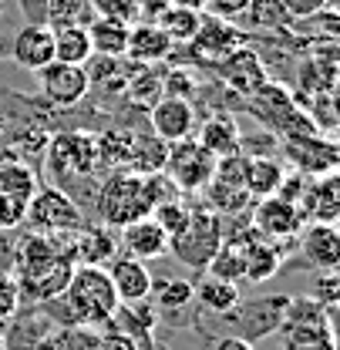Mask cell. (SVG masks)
<instances>
[{"label":"cell","instance_id":"obj_14","mask_svg":"<svg viewBox=\"0 0 340 350\" xmlns=\"http://www.w3.org/2000/svg\"><path fill=\"white\" fill-rule=\"evenodd\" d=\"M246 38H250V34H246L239 24H233V21H219V17H213V14H202V24H199L196 38L189 41V47H192V54H196L199 61L219 64L226 54H233L236 47H243Z\"/></svg>","mask_w":340,"mask_h":350},{"label":"cell","instance_id":"obj_3","mask_svg":"<svg viewBox=\"0 0 340 350\" xmlns=\"http://www.w3.org/2000/svg\"><path fill=\"white\" fill-rule=\"evenodd\" d=\"M54 304L64 306V327H91V330L112 323L115 310L122 306L105 266H78L71 273L68 290L54 297Z\"/></svg>","mask_w":340,"mask_h":350},{"label":"cell","instance_id":"obj_17","mask_svg":"<svg viewBox=\"0 0 340 350\" xmlns=\"http://www.w3.org/2000/svg\"><path fill=\"white\" fill-rule=\"evenodd\" d=\"M290 250H297V243H276V239H266L256 232L250 243H243V280H250V283L273 280L283 269Z\"/></svg>","mask_w":340,"mask_h":350},{"label":"cell","instance_id":"obj_40","mask_svg":"<svg viewBox=\"0 0 340 350\" xmlns=\"http://www.w3.org/2000/svg\"><path fill=\"white\" fill-rule=\"evenodd\" d=\"M340 297V276L337 269H327V273H317L313 276V300L320 306H327V310H334Z\"/></svg>","mask_w":340,"mask_h":350},{"label":"cell","instance_id":"obj_43","mask_svg":"<svg viewBox=\"0 0 340 350\" xmlns=\"http://www.w3.org/2000/svg\"><path fill=\"white\" fill-rule=\"evenodd\" d=\"M246 7H250V0H209V3H206V14H213L219 21L239 24V17L246 14Z\"/></svg>","mask_w":340,"mask_h":350},{"label":"cell","instance_id":"obj_34","mask_svg":"<svg viewBox=\"0 0 340 350\" xmlns=\"http://www.w3.org/2000/svg\"><path fill=\"white\" fill-rule=\"evenodd\" d=\"M148 300L162 313H175L192 304V283L189 280H152V293Z\"/></svg>","mask_w":340,"mask_h":350},{"label":"cell","instance_id":"obj_29","mask_svg":"<svg viewBox=\"0 0 340 350\" xmlns=\"http://www.w3.org/2000/svg\"><path fill=\"white\" fill-rule=\"evenodd\" d=\"M34 192H38V175H34V169L27 162H21V159H0V196L27 206Z\"/></svg>","mask_w":340,"mask_h":350},{"label":"cell","instance_id":"obj_20","mask_svg":"<svg viewBox=\"0 0 340 350\" xmlns=\"http://www.w3.org/2000/svg\"><path fill=\"white\" fill-rule=\"evenodd\" d=\"M10 57L17 61V68L38 75L44 64L54 61V31H51L47 24H24V27L14 34Z\"/></svg>","mask_w":340,"mask_h":350},{"label":"cell","instance_id":"obj_50","mask_svg":"<svg viewBox=\"0 0 340 350\" xmlns=\"http://www.w3.org/2000/svg\"><path fill=\"white\" fill-rule=\"evenodd\" d=\"M0 17H3V3H0Z\"/></svg>","mask_w":340,"mask_h":350},{"label":"cell","instance_id":"obj_48","mask_svg":"<svg viewBox=\"0 0 340 350\" xmlns=\"http://www.w3.org/2000/svg\"><path fill=\"white\" fill-rule=\"evenodd\" d=\"M213 350H253V344L243 340V337H236V334H226V337H219L213 344Z\"/></svg>","mask_w":340,"mask_h":350},{"label":"cell","instance_id":"obj_33","mask_svg":"<svg viewBox=\"0 0 340 350\" xmlns=\"http://www.w3.org/2000/svg\"><path fill=\"white\" fill-rule=\"evenodd\" d=\"M125 94L128 101L152 108L162 98V71H155V64H135L131 81H125Z\"/></svg>","mask_w":340,"mask_h":350},{"label":"cell","instance_id":"obj_39","mask_svg":"<svg viewBox=\"0 0 340 350\" xmlns=\"http://www.w3.org/2000/svg\"><path fill=\"white\" fill-rule=\"evenodd\" d=\"M94 17H108V21H122L135 24L138 21V0H88Z\"/></svg>","mask_w":340,"mask_h":350},{"label":"cell","instance_id":"obj_25","mask_svg":"<svg viewBox=\"0 0 340 350\" xmlns=\"http://www.w3.org/2000/svg\"><path fill=\"white\" fill-rule=\"evenodd\" d=\"M293 17L280 0H250L246 14L239 17V27L246 34H293Z\"/></svg>","mask_w":340,"mask_h":350},{"label":"cell","instance_id":"obj_16","mask_svg":"<svg viewBox=\"0 0 340 350\" xmlns=\"http://www.w3.org/2000/svg\"><path fill=\"white\" fill-rule=\"evenodd\" d=\"M148 122H152V135L162 138L166 145H172V142L192 138V131H196V108H192L189 98L162 94L148 108Z\"/></svg>","mask_w":340,"mask_h":350},{"label":"cell","instance_id":"obj_10","mask_svg":"<svg viewBox=\"0 0 340 350\" xmlns=\"http://www.w3.org/2000/svg\"><path fill=\"white\" fill-rule=\"evenodd\" d=\"M44 98L57 108H75L81 105L91 91V71L81 64H64V61H51L38 71Z\"/></svg>","mask_w":340,"mask_h":350},{"label":"cell","instance_id":"obj_47","mask_svg":"<svg viewBox=\"0 0 340 350\" xmlns=\"http://www.w3.org/2000/svg\"><path fill=\"white\" fill-rule=\"evenodd\" d=\"M21 10L27 14V24H44L47 0H21Z\"/></svg>","mask_w":340,"mask_h":350},{"label":"cell","instance_id":"obj_30","mask_svg":"<svg viewBox=\"0 0 340 350\" xmlns=\"http://www.w3.org/2000/svg\"><path fill=\"white\" fill-rule=\"evenodd\" d=\"M135 145H138V135L135 131H122L112 129L105 135H98V162L108 165L112 172L115 169H131V159H135Z\"/></svg>","mask_w":340,"mask_h":350},{"label":"cell","instance_id":"obj_26","mask_svg":"<svg viewBox=\"0 0 340 350\" xmlns=\"http://www.w3.org/2000/svg\"><path fill=\"white\" fill-rule=\"evenodd\" d=\"M283 165L273 155H243V189L250 192V199H270L276 196L280 182H283Z\"/></svg>","mask_w":340,"mask_h":350},{"label":"cell","instance_id":"obj_38","mask_svg":"<svg viewBox=\"0 0 340 350\" xmlns=\"http://www.w3.org/2000/svg\"><path fill=\"white\" fill-rule=\"evenodd\" d=\"M189 216H192V206H185L179 196H175V199H166V202H159V206L152 209V219L159 222V229H162L169 239H175V236L185 232Z\"/></svg>","mask_w":340,"mask_h":350},{"label":"cell","instance_id":"obj_9","mask_svg":"<svg viewBox=\"0 0 340 350\" xmlns=\"http://www.w3.org/2000/svg\"><path fill=\"white\" fill-rule=\"evenodd\" d=\"M283 152H287L290 169L303 172L306 178H320V175L337 172L340 152H337V142H334L327 131H317V135H290V138H283Z\"/></svg>","mask_w":340,"mask_h":350},{"label":"cell","instance_id":"obj_36","mask_svg":"<svg viewBox=\"0 0 340 350\" xmlns=\"http://www.w3.org/2000/svg\"><path fill=\"white\" fill-rule=\"evenodd\" d=\"M166 152L169 145L155 135H138V145H135V159H131V172L138 175H155L166 169Z\"/></svg>","mask_w":340,"mask_h":350},{"label":"cell","instance_id":"obj_11","mask_svg":"<svg viewBox=\"0 0 340 350\" xmlns=\"http://www.w3.org/2000/svg\"><path fill=\"white\" fill-rule=\"evenodd\" d=\"M287 304H290V297L287 293H276V297H263V300H253V304H239L233 306L229 313H222V317H229L233 323H236V337H243V340H259V337H266V334H273L280 323H283V313H287Z\"/></svg>","mask_w":340,"mask_h":350},{"label":"cell","instance_id":"obj_15","mask_svg":"<svg viewBox=\"0 0 340 350\" xmlns=\"http://www.w3.org/2000/svg\"><path fill=\"white\" fill-rule=\"evenodd\" d=\"M68 243V253L78 266H108V262L118 256V236L112 226H81L75 232L64 236Z\"/></svg>","mask_w":340,"mask_h":350},{"label":"cell","instance_id":"obj_35","mask_svg":"<svg viewBox=\"0 0 340 350\" xmlns=\"http://www.w3.org/2000/svg\"><path fill=\"white\" fill-rule=\"evenodd\" d=\"M155 24L169 34L172 44H189L196 38L199 24H202V14H199V10H185V7H169Z\"/></svg>","mask_w":340,"mask_h":350},{"label":"cell","instance_id":"obj_37","mask_svg":"<svg viewBox=\"0 0 340 350\" xmlns=\"http://www.w3.org/2000/svg\"><path fill=\"white\" fill-rule=\"evenodd\" d=\"M94 14H91V3L88 0H47V10H44V24L54 31V27H64V24H91Z\"/></svg>","mask_w":340,"mask_h":350},{"label":"cell","instance_id":"obj_24","mask_svg":"<svg viewBox=\"0 0 340 350\" xmlns=\"http://www.w3.org/2000/svg\"><path fill=\"white\" fill-rule=\"evenodd\" d=\"M209 155L215 159H229V155H239L243 152V135H239V125L233 115L219 111L213 118H206L199 125V135H192Z\"/></svg>","mask_w":340,"mask_h":350},{"label":"cell","instance_id":"obj_44","mask_svg":"<svg viewBox=\"0 0 340 350\" xmlns=\"http://www.w3.org/2000/svg\"><path fill=\"white\" fill-rule=\"evenodd\" d=\"M91 350H142L128 334H122L118 327L105 330V334H94V347Z\"/></svg>","mask_w":340,"mask_h":350},{"label":"cell","instance_id":"obj_41","mask_svg":"<svg viewBox=\"0 0 340 350\" xmlns=\"http://www.w3.org/2000/svg\"><path fill=\"white\" fill-rule=\"evenodd\" d=\"M17 310H21V290H17V280H14L10 269H0V323L10 320Z\"/></svg>","mask_w":340,"mask_h":350},{"label":"cell","instance_id":"obj_31","mask_svg":"<svg viewBox=\"0 0 340 350\" xmlns=\"http://www.w3.org/2000/svg\"><path fill=\"white\" fill-rule=\"evenodd\" d=\"M192 300H199L202 310L222 317V313H229L233 306L239 304V286H236V283H226V280H215V276L206 273V276L192 286Z\"/></svg>","mask_w":340,"mask_h":350},{"label":"cell","instance_id":"obj_1","mask_svg":"<svg viewBox=\"0 0 340 350\" xmlns=\"http://www.w3.org/2000/svg\"><path fill=\"white\" fill-rule=\"evenodd\" d=\"M75 269H78V262L71 260L64 236H44V232L27 236L17 250V273H14L21 300L47 304V300L61 297L68 290Z\"/></svg>","mask_w":340,"mask_h":350},{"label":"cell","instance_id":"obj_8","mask_svg":"<svg viewBox=\"0 0 340 350\" xmlns=\"http://www.w3.org/2000/svg\"><path fill=\"white\" fill-rule=\"evenodd\" d=\"M47 162L57 175L91 178L98 172V135L91 131H61L47 142Z\"/></svg>","mask_w":340,"mask_h":350},{"label":"cell","instance_id":"obj_46","mask_svg":"<svg viewBox=\"0 0 340 350\" xmlns=\"http://www.w3.org/2000/svg\"><path fill=\"white\" fill-rule=\"evenodd\" d=\"M172 7V0H138V21L145 24H155L166 10Z\"/></svg>","mask_w":340,"mask_h":350},{"label":"cell","instance_id":"obj_13","mask_svg":"<svg viewBox=\"0 0 340 350\" xmlns=\"http://www.w3.org/2000/svg\"><path fill=\"white\" fill-rule=\"evenodd\" d=\"M215 75H219L222 85L229 88L233 94H239V98H250V94H256L259 88L270 81L259 51H253L250 44H243V47H236L233 54H226V57L215 64Z\"/></svg>","mask_w":340,"mask_h":350},{"label":"cell","instance_id":"obj_45","mask_svg":"<svg viewBox=\"0 0 340 350\" xmlns=\"http://www.w3.org/2000/svg\"><path fill=\"white\" fill-rule=\"evenodd\" d=\"M280 3L287 7V14H290L293 21H306V17L320 14L324 7H330V0H280Z\"/></svg>","mask_w":340,"mask_h":350},{"label":"cell","instance_id":"obj_42","mask_svg":"<svg viewBox=\"0 0 340 350\" xmlns=\"http://www.w3.org/2000/svg\"><path fill=\"white\" fill-rule=\"evenodd\" d=\"M162 94H172V98H189V101H192V94H196V78H192V71L179 68V71L162 75Z\"/></svg>","mask_w":340,"mask_h":350},{"label":"cell","instance_id":"obj_5","mask_svg":"<svg viewBox=\"0 0 340 350\" xmlns=\"http://www.w3.org/2000/svg\"><path fill=\"white\" fill-rule=\"evenodd\" d=\"M222 239H226L222 216H215L209 206H196L185 232L169 239V253L179 262H185L189 269H206L209 260L215 256V250L222 246Z\"/></svg>","mask_w":340,"mask_h":350},{"label":"cell","instance_id":"obj_28","mask_svg":"<svg viewBox=\"0 0 340 350\" xmlns=\"http://www.w3.org/2000/svg\"><path fill=\"white\" fill-rule=\"evenodd\" d=\"M128 27L131 24H122V21H108V17H94L88 24V38H91V47H94V57H125L128 47Z\"/></svg>","mask_w":340,"mask_h":350},{"label":"cell","instance_id":"obj_27","mask_svg":"<svg viewBox=\"0 0 340 350\" xmlns=\"http://www.w3.org/2000/svg\"><path fill=\"white\" fill-rule=\"evenodd\" d=\"M91 57H94V47H91V38H88V24L54 27V61L88 68Z\"/></svg>","mask_w":340,"mask_h":350},{"label":"cell","instance_id":"obj_23","mask_svg":"<svg viewBox=\"0 0 340 350\" xmlns=\"http://www.w3.org/2000/svg\"><path fill=\"white\" fill-rule=\"evenodd\" d=\"M172 47H175V44L169 41V34H166L159 24L135 21V24L128 27L125 57L131 64H162V61L172 57Z\"/></svg>","mask_w":340,"mask_h":350},{"label":"cell","instance_id":"obj_6","mask_svg":"<svg viewBox=\"0 0 340 350\" xmlns=\"http://www.w3.org/2000/svg\"><path fill=\"white\" fill-rule=\"evenodd\" d=\"M24 219L44 236H68V232L85 226V216H81L78 202L57 185H38V192L27 202Z\"/></svg>","mask_w":340,"mask_h":350},{"label":"cell","instance_id":"obj_7","mask_svg":"<svg viewBox=\"0 0 340 350\" xmlns=\"http://www.w3.org/2000/svg\"><path fill=\"white\" fill-rule=\"evenodd\" d=\"M215 155H209L196 138H182V142H172L169 152H166V178L179 192H202L215 175Z\"/></svg>","mask_w":340,"mask_h":350},{"label":"cell","instance_id":"obj_19","mask_svg":"<svg viewBox=\"0 0 340 350\" xmlns=\"http://www.w3.org/2000/svg\"><path fill=\"white\" fill-rule=\"evenodd\" d=\"M108 269V280L115 286V297L122 306H131V304H145L148 293H152V269L148 262L135 260V256H115V260L105 266Z\"/></svg>","mask_w":340,"mask_h":350},{"label":"cell","instance_id":"obj_18","mask_svg":"<svg viewBox=\"0 0 340 350\" xmlns=\"http://www.w3.org/2000/svg\"><path fill=\"white\" fill-rule=\"evenodd\" d=\"M297 250H300V256L310 262L313 269H320V273L337 269V262H340L337 222H306L297 236Z\"/></svg>","mask_w":340,"mask_h":350},{"label":"cell","instance_id":"obj_32","mask_svg":"<svg viewBox=\"0 0 340 350\" xmlns=\"http://www.w3.org/2000/svg\"><path fill=\"white\" fill-rule=\"evenodd\" d=\"M280 327H283L287 350H337L334 323H324V327H293V323H280Z\"/></svg>","mask_w":340,"mask_h":350},{"label":"cell","instance_id":"obj_22","mask_svg":"<svg viewBox=\"0 0 340 350\" xmlns=\"http://www.w3.org/2000/svg\"><path fill=\"white\" fill-rule=\"evenodd\" d=\"M337 172L306 178V189L300 196V213L306 222H337L340 216V189Z\"/></svg>","mask_w":340,"mask_h":350},{"label":"cell","instance_id":"obj_2","mask_svg":"<svg viewBox=\"0 0 340 350\" xmlns=\"http://www.w3.org/2000/svg\"><path fill=\"white\" fill-rule=\"evenodd\" d=\"M179 189L172 185L166 172L155 175H138L131 169H115L101 182L98 196H94V209L98 219L112 229H122L128 222L152 216V209L166 199H175Z\"/></svg>","mask_w":340,"mask_h":350},{"label":"cell","instance_id":"obj_12","mask_svg":"<svg viewBox=\"0 0 340 350\" xmlns=\"http://www.w3.org/2000/svg\"><path fill=\"white\" fill-rule=\"evenodd\" d=\"M250 226H253L259 236H266V239L297 243V236H300V229L306 226V219L300 213V206L280 199V196H270V199H256Z\"/></svg>","mask_w":340,"mask_h":350},{"label":"cell","instance_id":"obj_49","mask_svg":"<svg viewBox=\"0 0 340 350\" xmlns=\"http://www.w3.org/2000/svg\"><path fill=\"white\" fill-rule=\"evenodd\" d=\"M206 3L209 0H172V7H185V10H199V14H206Z\"/></svg>","mask_w":340,"mask_h":350},{"label":"cell","instance_id":"obj_21","mask_svg":"<svg viewBox=\"0 0 340 350\" xmlns=\"http://www.w3.org/2000/svg\"><path fill=\"white\" fill-rule=\"evenodd\" d=\"M118 246H122L125 256L148 262L169 253V236L159 229L155 219L145 216V219H138V222H128V226L118 229Z\"/></svg>","mask_w":340,"mask_h":350},{"label":"cell","instance_id":"obj_4","mask_svg":"<svg viewBox=\"0 0 340 350\" xmlns=\"http://www.w3.org/2000/svg\"><path fill=\"white\" fill-rule=\"evenodd\" d=\"M243 101H246V111L253 118H259L266 129H273L276 135H283V138H290V135H317L320 131L313 125V118L300 108L297 98L283 85L266 81L256 94L243 98Z\"/></svg>","mask_w":340,"mask_h":350}]
</instances>
